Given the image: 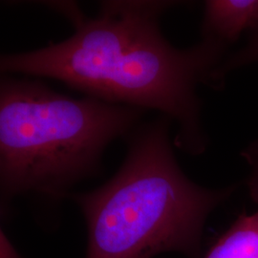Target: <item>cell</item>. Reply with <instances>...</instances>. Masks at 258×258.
I'll list each match as a JSON object with an SVG mask.
<instances>
[{"label":"cell","mask_w":258,"mask_h":258,"mask_svg":"<svg viewBox=\"0 0 258 258\" xmlns=\"http://www.w3.org/2000/svg\"><path fill=\"white\" fill-rule=\"evenodd\" d=\"M181 4L164 0L103 1L87 17L72 1L43 2L74 27L65 40L0 57L1 75L52 79L104 102L154 110L177 126L174 147L191 156L210 144L198 88L216 89L215 73L229 45L201 37L189 48L173 46L160 20Z\"/></svg>","instance_id":"1"},{"label":"cell","mask_w":258,"mask_h":258,"mask_svg":"<svg viewBox=\"0 0 258 258\" xmlns=\"http://www.w3.org/2000/svg\"><path fill=\"white\" fill-rule=\"evenodd\" d=\"M172 123L163 115L140 122L125 137L126 155L110 180L69 195L86 222V258L199 254L209 215L235 186L212 189L187 178L176 160Z\"/></svg>","instance_id":"2"},{"label":"cell","mask_w":258,"mask_h":258,"mask_svg":"<svg viewBox=\"0 0 258 258\" xmlns=\"http://www.w3.org/2000/svg\"><path fill=\"white\" fill-rule=\"evenodd\" d=\"M1 203L37 195L57 201L97 174L112 142L125 138L148 111L91 97L74 99L41 79L1 75Z\"/></svg>","instance_id":"3"},{"label":"cell","mask_w":258,"mask_h":258,"mask_svg":"<svg viewBox=\"0 0 258 258\" xmlns=\"http://www.w3.org/2000/svg\"><path fill=\"white\" fill-rule=\"evenodd\" d=\"M258 28V0H208L204 3L201 37L216 38L227 45L245 32Z\"/></svg>","instance_id":"4"},{"label":"cell","mask_w":258,"mask_h":258,"mask_svg":"<svg viewBox=\"0 0 258 258\" xmlns=\"http://www.w3.org/2000/svg\"><path fill=\"white\" fill-rule=\"evenodd\" d=\"M203 258H258V212L240 214Z\"/></svg>","instance_id":"5"},{"label":"cell","mask_w":258,"mask_h":258,"mask_svg":"<svg viewBox=\"0 0 258 258\" xmlns=\"http://www.w3.org/2000/svg\"><path fill=\"white\" fill-rule=\"evenodd\" d=\"M258 64V28L250 33L246 44L234 53L227 55L215 73L216 90H220L226 83L227 76L246 66Z\"/></svg>","instance_id":"6"},{"label":"cell","mask_w":258,"mask_h":258,"mask_svg":"<svg viewBox=\"0 0 258 258\" xmlns=\"http://www.w3.org/2000/svg\"><path fill=\"white\" fill-rule=\"evenodd\" d=\"M0 256L1 258H22L3 231H1L0 235Z\"/></svg>","instance_id":"7"},{"label":"cell","mask_w":258,"mask_h":258,"mask_svg":"<svg viewBox=\"0 0 258 258\" xmlns=\"http://www.w3.org/2000/svg\"><path fill=\"white\" fill-rule=\"evenodd\" d=\"M241 156L245 159L249 165L258 162V137L249 143L241 151Z\"/></svg>","instance_id":"8"},{"label":"cell","mask_w":258,"mask_h":258,"mask_svg":"<svg viewBox=\"0 0 258 258\" xmlns=\"http://www.w3.org/2000/svg\"><path fill=\"white\" fill-rule=\"evenodd\" d=\"M250 197L258 203V162L252 165V171L247 181Z\"/></svg>","instance_id":"9"}]
</instances>
